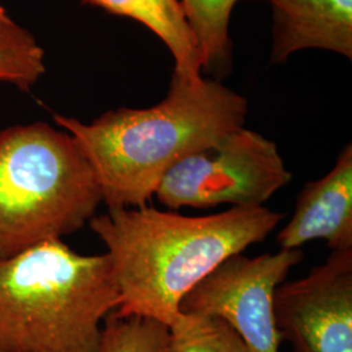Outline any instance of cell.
<instances>
[{
    "label": "cell",
    "mask_w": 352,
    "mask_h": 352,
    "mask_svg": "<svg viewBox=\"0 0 352 352\" xmlns=\"http://www.w3.org/2000/svg\"><path fill=\"white\" fill-rule=\"evenodd\" d=\"M282 218L266 206L186 217L148 205L93 217L89 226L107 250L120 291L113 314L173 327L190 289L231 256L264 241Z\"/></svg>",
    "instance_id": "cell-1"
},
{
    "label": "cell",
    "mask_w": 352,
    "mask_h": 352,
    "mask_svg": "<svg viewBox=\"0 0 352 352\" xmlns=\"http://www.w3.org/2000/svg\"><path fill=\"white\" fill-rule=\"evenodd\" d=\"M247 100L217 80L173 75L164 100L122 107L91 123L60 113L55 124L84 153L109 209L144 208L166 173L189 154L244 126Z\"/></svg>",
    "instance_id": "cell-2"
},
{
    "label": "cell",
    "mask_w": 352,
    "mask_h": 352,
    "mask_svg": "<svg viewBox=\"0 0 352 352\" xmlns=\"http://www.w3.org/2000/svg\"><path fill=\"white\" fill-rule=\"evenodd\" d=\"M120 304L107 253L52 240L0 257V352H98Z\"/></svg>",
    "instance_id": "cell-3"
},
{
    "label": "cell",
    "mask_w": 352,
    "mask_h": 352,
    "mask_svg": "<svg viewBox=\"0 0 352 352\" xmlns=\"http://www.w3.org/2000/svg\"><path fill=\"white\" fill-rule=\"evenodd\" d=\"M102 204L97 176L64 129H0V257L75 234Z\"/></svg>",
    "instance_id": "cell-4"
},
{
    "label": "cell",
    "mask_w": 352,
    "mask_h": 352,
    "mask_svg": "<svg viewBox=\"0 0 352 352\" xmlns=\"http://www.w3.org/2000/svg\"><path fill=\"white\" fill-rule=\"evenodd\" d=\"M276 142L241 126L174 164L154 196L168 210L264 206L291 182Z\"/></svg>",
    "instance_id": "cell-5"
},
{
    "label": "cell",
    "mask_w": 352,
    "mask_h": 352,
    "mask_svg": "<svg viewBox=\"0 0 352 352\" xmlns=\"http://www.w3.org/2000/svg\"><path fill=\"white\" fill-rule=\"evenodd\" d=\"M300 248L247 257L231 256L180 302V314L206 316L225 321L252 352H279L273 299L289 270L300 264Z\"/></svg>",
    "instance_id": "cell-6"
},
{
    "label": "cell",
    "mask_w": 352,
    "mask_h": 352,
    "mask_svg": "<svg viewBox=\"0 0 352 352\" xmlns=\"http://www.w3.org/2000/svg\"><path fill=\"white\" fill-rule=\"evenodd\" d=\"M273 308L292 352H352V250L333 251L305 277L280 283Z\"/></svg>",
    "instance_id": "cell-7"
},
{
    "label": "cell",
    "mask_w": 352,
    "mask_h": 352,
    "mask_svg": "<svg viewBox=\"0 0 352 352\" xmlns=\"http://www.w3.org/2000/svg\"><path fill=\"white\" fill-rule=\"evenodd\" d=\"M324 240L331 251L352 250V146L340 151L333 168L299 193L289 223L278 234L282 250Z\"/></svg>",
    "instance_id": "cell-8"
},
{
    "label": "cell",
    "mask_w": 352,
    "mask_h": 352,
    "mask_svg": "<svg viewBox=\"0 0 352 352\" xmlns=\"http://www.w3.org/2000/svg\"><path fill=\"white\" fill-rule=\"evenodd\" d=\"M273 12L272 62L295 52L331 51L352 58V0H266Z\"/></svg>",
    "instance_id": "cell-9"
},
{
    "label": "cell",
    "mask_w": 352,
    "mask_h": 352,
    "mask_svg": "<svg viewBox=\"0 0 352 352\" xmlns=\"http://www.w3.org/2000/svg\"><path fill=\"white\" fill-rule=\"evenodd\" d=\"M116 16L146 26L173 54L175 74L200 77L202 63L196 39L179 0H84Z\"/></svg>",
    "instance_id": "cell-10"
},
{
    "label": "cell",
    "mask_w": 352,
    "mask_h": 352,
    "mask_svg": "<svg viewBox=\"0 0 352 352\" xmlns=\"http://www.w3.org/2000/svg\"><path fill=\"white\" fill-rule=\"evenodd\" d=\"M239 0H179L189 29L196 39L202 71H221L230 63L228 24Z\"/></svg>",
    "instance_id": "cell-11"
},
{
    "label": "cell",
    "mask_w": 352,
    "mask_h": 352,
    "mask_svg": "<svg viewBox=\"0 0 352 352\" xmlns=\"http://www.w3.org/2000/svg\"><path fill=\"white\" fill-rule=\"evenodd\" d=\"M45 72L43 49L29 30L4 13L0 17V82L28 91Z\"/></svg>",
    "instance_id": "cell-12"
},
{
    "label": "cell",
    "mask_w": 352,
    "mask_h": 352,
    "mask_svg": "<svg viewBox=\"0 0 352 352\" xmlns=\"http://www.w3.org/2000/svg\"><path fill=\"white\" fill-rule=\"evenodd\" d=\"M167 352H252L225 321L206 316L182 314L170 327Z\"/></svg>",
    "instance_id": "cell-13"
},
{
    "label": "cell",
    "mask_w": 352,
    "mask_h": 352,
    "mask_svg": "<svg viewBox=\"0 0 352 352\" xmlns=\"http://www.w3.org/2000/svg\"><path fill=\"white\" fill-rule=\"evenodd\" d=\"M170 327L154 318L110 314L102 325L98 352H167Z\"/></svg>",
    "instance_id": "cell-14"
},
{
    "label": "cell",
    "mask_w": 352,
    "mask_h": 352,
    "mask_svg": "<svg viewBox=\"0 0 352 352\" xmlns=\"http://www.w3.org/2000/svg\"><path fill=\"white\" fill-rule=\"evenodd\" d=\"M4 13H6V11H4V10H3V8H1V7H0V17H1V16H3V14H4Z\"/></svg>",
    "instance_id": "cell-15"
}]
</instances>
